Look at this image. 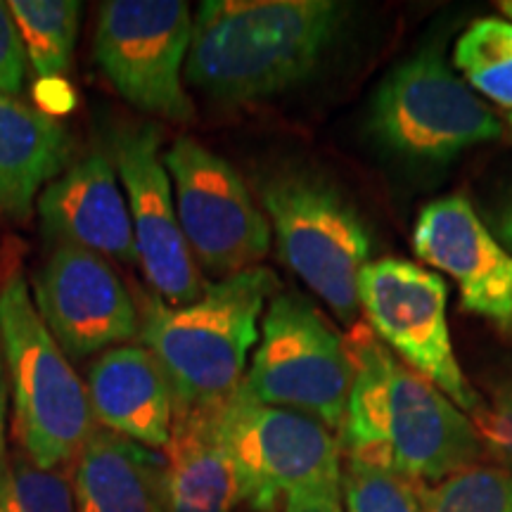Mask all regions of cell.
Here are the masks:
<instances>
[{
  "mask_svg": "<svg viewBox=\"0 0 512 512\" xmlns=\"http://www.w3.org/2000/svg\"><path fill=\"white\" fill-rule=\"evenodd\" d=\"M354 368L342 458L387 467L418 486H434L479 465L484 441L475 422L432 382L394 356L366 323L344 337Z\"/></svg>",
  "mask_w": 512,
  "mask_h": 512,
  "instance_id": "cell-1",
  "label": "cell"
},
{
  "mask_svg": "<svg viewBox=\"0 0 512 512\" xmlns=\"http://www.w3.org/2000/svg\"><path fill=\"white\" fill-rule=\"evenodd\" d=\"M335 0H207L192 17L185 81L221 102H254L316 72L347 22Z\"/></svg>",
  "mask_w": 512,
  "mask_h": 512,
  "instance_id": "cell-2",
  "label": "cell"
},
{
  "mask_svg": "<svg viewBox=\"0 0 512 512\" xmlns=\"http://www.w3.org/2000/svg\"><path fill=\"white\" fill-rule=\"evenodd\" d=\"M278 292V278L264 266L207 283L185 306L143 292L138 337L169 377L176 408L216 406L240 387L264 309Z\"/></svg>",
  "mask_w": 512,
  "mask_h": 512,
  "instance_id": "cell-3",
  "label": "cell"
},
{
  "mask_svg": "<svg viewBox=\"0 0 512 512\" xmlns=\"http://www.w3.org/2000/svg\"><path fill=\"white\" fill-rule=\"evenodd\" d=\"M0 354L24 456L43 470L76 463L98 430L91 399L38 316L22 275H12L0 290Z\"/></svg>",
  "mask_w": 512,
  "mask_h": 512,
  "instance_id": "cell-4",
  "label": "cell"
},
{
  "mask_svg": "<svg viewBox=\"0 0 512 512\" xmlns=\"http://www.w3.org/2000/svg\"><path fill=\"white\" fill-rule=\"evenodd\" d=\"M259 192L280 259L342 323L356 325L370 233L354 204L323 174L297 166L268 174Z\"/></svg>",
  "mask_w": 512,
  "mask_h": 512,
  "instance_id": "cell-5",
  "label": "cell"
},
{
  "mask_svg": "<svg viewBox=\"0 0 512 512\" xmlns=\"http://www.w3.org/2000/svg\"><path fill=\"white\" fill-rule=\"evenodd\" d=\"M368 128L382 150L415 164H446L503 136L494 110L434 48L408 57L380 83Z\"/></svg>",
  "mask_w": 512,
  "mask_h": 512,
  "instance_id": "cell-6",
  "label": "cell"
},
{
  "mask_svg": "<svg viewBox=\"0 0 512 512\" xmlns=\"http://www.w3.org/2000/svg\"><path fill=\"white\" fill-rule=\"evenodd\" d=\"M354 382L347 342L309 299L278 292L261 318L259 347L240 387L264 406L311 415L342 430Z\"/></svg>",
  "mask_w": 512,
  "mask_h": 512,
  "instance_id": "cell-7",
  "label": "cell"
},
{
  "mask_svg": "<svg viewBox=\"0 0 512 512\" xmlns=\"http://www.w3.org/2000/svg\"><path fill=\"white\" fill-rule=\"evenodd\" d=\"M209 408L252 510L273 512L294 491L342 482L337 434L311 415L264 406L242 387Z\"/></svg>",
  "mask_w": 512,
  "mask_h": 512,
  "instance_id": "cell-8",
  "label": "cell"
},
{
  "mask_svg": "<svg viewBox=\"0 0 512 512\" xmlns=\"http://www.w3.org/2000/svg\"><path fill=\"white\" fill-rule=\"evenodd\" d=\"M192 12L183 0H110L95 29V62L126 102L140 112L190 121L185 62Z\"/></svg>",
  "mask_w": 512,
  "mask_h": 512,
  "instance_id": "cell-9",
  "label": "cell"
},
{
  "mask_svg": "<svg viewBox=\"0 0 512 512\" xmlns=\"http://www.w3.org/2000/svg\"><path fill=\"white\" fill-rule=\"evenodd\" d=\"M358 304L384 347L475 418L484 401L456 358L441 275L406 259L370 261L358 278Z\"/></svg>",
  "mask_w": 512,
  "mask_h": 512,
  "instance_id": "cell-10",
  "label": "cell"
},
{
  "mask_svg": "<svg viewBox=\"0 0 512 512\" xmlns=\"http://www.w3.org/2000/svg\"><path fill=\"white\" fill-rule=\"evenodd\" d=\"M164 166L197 264L221 278L259 266L271 249V223L238 169L188 136L164 152Z\"/></svg>",
  "mask_w": 512,
  "mask_h": 512,
  "instance_id": "cell-11",
  "label": "cell"
},
{
  "mask_svg": "<svg viewBox=\"0 0 512 512\" xmlns=\"http://www.w3.org/2000/svg\"><path fill=\"white\" fill-rule=\"evenodd\" d=\"M159 147L157 126H126L112 136V164L131 211L147 283L166 304L185 306L200 299L204 283L178 223L174 185Z\"/></svg>",
  "mask_w": 512,
  "mask_h": 512,
  "instance_id": "cell-12",
  "label": "cell"
},
{
  "mask_svg": "<svg viewBox=\"0 0 512 512\" xmlns=\"http://www.w3.org/2000/svg\"><path fill=\"white\" fill-rule=\"evenodd\" d=\"M36 311L64 356L121 347L140 332L138 309L105 256L60 245L34 283Z\"/></svg>",
  "mask_w": 512,
  "mask_h": 512,
  "instance_id": "cell-13",
  "label": "cell"
},
{
  "mask_svg": "<svg viewBox=\"0 0 512 512\" xmlns=\"http://www.w3.org/2000/svg\"><path fill=\"white\" fill-rule=\"evenodd\" d=\"M413 249L420 261L456 280L465 311L512 330V254L463 195L422 207Z\"/></svg>",
  "mask_w": 512,
  "mask_h": 512,
  "instance_id": "cell-14",
  "label": "cell"
},
{
  "mask_svg": "<svg viewBox=\"0 0 512 512\" xmlns=\"http://www.w3.org/2000/svg\"><path fill=\"white\" fill-rule=\"evenodd\" d=\"M41 226L62 245L138 264L131 211L117 169L102 152L67 166L36 200Z\"/></svg>",
  "mask_w": 512,
  "mask_h": 512,
  "instance_id": "cell-15",
  "label": "cell"
},
{
  "mask_svg": "<svg viewBox=\"0 0 512 512\" xmlns=\"http://www.w3.org/2000/svg\"><path fill=\"white\" fill-rule=\"evenodd\" d=\"M86 389L102 430L150 448L166 446L176 396L164 368L145 347L121 344L102 351L88 370Z\"/></svg>",
  "mask_w": 512,
  "mask_h": 512,
  "instance_id": "cell-16",
  "label": "cell"
},
{
  "mask_svg": "<svg viewBox=\"0 0 512 512\" xmlns=\"http://www.w3.org/2000/svg\"><path fill=\"white\" fill-rule=\"evenodd\" d=\"M164 448L166 512H233L242 503L238 472L211 408H176Z\"/></svg>",
  "mask_w": 512,
  "mask_h": 512,
  "instance_id": "cell-17",
  "label": "cell"
},
{
  "mask_svg": "<svg viewBox=\"0 0 512 512\" xmlns=\"http://www.w3.org/2000/svg\"><path fill=\"white\" fill-rule=\"evenodd\" d=\"M76 512H166L164 465L147 448L98 427L74 463Z\"/></svg>",
  "mask_w": 512,
  "mask_h": 512,
  "instance_id": "cell-18",
  "label": "cell"
},
{
  "mask_svg": "<svg viewBox=\"0 0 512 512\" xmlns=\"http://www.w3.org/2000/svg\"><path fill=\"white\" fill-rule=\"evenodd\" d=\"M69 155L72 140L60 121L0 95V216H29Z\"/></svg>",
  "mask_w": 512,
  "mask_h": 512,
  "instance_id": "cell-19",
  "label": "cell"
},
{
  "mask_svg": "<svg viewBox=\"0 0 512 512\" xmlns=\"http://www.w3.org/2000/svg\"><path fill=\"white\" fill-rule=\"evenodd\" d=\"M29 62L41 79H62L72 67L81 3L74 0H10Z\"/></svg>",
  "mask_w": 512,
  "mask_h": 512,
  "instance_id": "cell-20",
  "label": "cell"
},
{
  "mask_svg": "<svg viewBox=\"0 0 512 512\" xmlns=\"http://www.w3.org/2000/svg\"><path fill=\"white\" fill-rule=\"evenodd\" d=\"M453 64L479 98L512 114V19L472 22L453 48Z\"/></svg>",
  "mask_w": 512,
  "mask_h": 512,
  "instance_id": "cell-21",
  "label": "cell"
},
{
  "mask_svg": "<svg viewBox=\"0 0 512 512\" xmlns=\"http://www.w3.org/2000/svg\"><path fill=\"white\" fill-rule=\"evenodd\" d=\"M0 512H76L72 470H43L22 451L10 453L0 472Z\"/></svg>",
  "mask_w": 512,
  "mask_h": 512,
  "instance_id": "cell-22",
  "label": "cell"
},
{
  "mask_svg": "<svg viewBox=\"0 0 512 512\" xmlns=\"http://www.w3.org/2000/svg\"><path fill=\"white\" fill-rule=\"evenodd\" d=\"M344 512H425L422 486L366 460H342Z\"/></svg>",
  "mask_w": 512,
  "mask_h": 512,
  "instance_id": "cell-23",
  "label": "cell"
},
{
  "mask_svg": "<svg viewBox=\"0 0 512 512\" xmlns=\"http://www.w3.org/2000/svg\"><path fill=\"white\" fill-rule=\"evenodd\" d=\"M422 501L425 512H512V475L505 467L475 465L422 486Z\"/></svg>",
  "mask_w": 512,
  "mask_h": 512,
  "instance_id": "cell-24",
  "label": "cell"
},
{
  "mask_svg": "<svg viewBox=\"0 0 512 512\" xmlns=\"http://www.w3.org/2000/svg\"><path fill=\"white\" fill-rule=\"evenodd\" d=\"M472 422L484 448H489L512 475V375L498 384L491 401L482 403Z\"/></svg>",
  "mask_w": 512,
  "mask_h": 512,
  "instance_id": "cell-25",
  "label": "cell"
},
{
  "mask_svg": "<svg viewBox=\"0 0 512 512\" xmlns=\"http://www.w3.org/2000/svg\"><path fill=\"white\" fill-rule=\"evenodd\" d=\"M27 48L8 3H0V95L15 98L27 76Z\"/></svg>",
  "mask_w": 512,
  "mask_h": 512,
  "instance_id": "cell-26",
  "label": "cell"
},
{
  "mask_svg": "<svg viewBox=\"0 0 512 512\" xmlns=\"http://www.w3.org/2000/svg\"><path fill=\"white\" fill-rule=\"evenodd\" d=\"M285 512H344L342 482H325L294 491L285 498Z\"/></svg>",
  "mask_w": 512,
  "mask_h": 512,
  "instance_id": "cell-27",
  "label": "cell"
},
{
  "mask_svg": "<svg viewBox=\"0 0 512 512\" xmlns=\"http://www.w3.org/2000/svg\"><path fill=\"white\" fill-rule=\"evenodd\" d=\"M8 396H10L8 373H5L3 354H0V472L5 470V465H8L10 460L8 437H5V430H8Z\"/></svg>",
  "mask_w": 512,
  "mask_h": 512,
  "instance_id": "cell-28",
  "label": "cell"
},
{
  "mask_svg": "<svg viewBox=\"0 0 512 512\" xmlns=\"http://www.w3.org/2000/svg\"><path fill=\"white\" fill-rule=\"evenodd\" d=\"M491 226L494 230L491 233L501 240V245L512 254V195L508 200L498 204V209L491 214Z\"/></svg>",
  "mask_w": 512,
  "mask_h": 512,
  "instance_id": "cell-29",
  "label": "cell"
},
{
  "mask_svg": "<svg viewBox=\"0 0 512 512\" xmlns=\"http://www.w3.org/2000/svg\"><path fill=\"white\" fill-rule=\"evenodd\" d=\"M501 10L508 15V19H512V0H505V3H501ZM508 124L512 126V114H508Z\"/></svg>",
  "mask_w": 512,
  "mask_h": 512,
  "instance_id": "cell-30",
  "label": "cell"
}]
</instances>
